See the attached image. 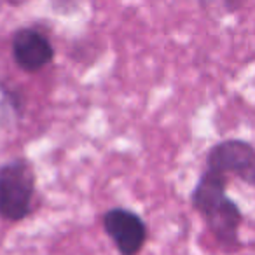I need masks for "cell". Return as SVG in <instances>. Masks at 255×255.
Returning <instances> with one entry per match:
<instances>
[{
    "label": "cell",
    "instance_id": "obj_1",
    "mask_svg": "<svg viewBox=\"0 0 255 255\" xmlns=\"http://www.w3.org/2000/svg\"><path fill=\"white\" fill-rule=\"evenodd\" d=\"M227 177L206 170L192 191V206L205 219L213 236L224 245H236L240 241V226L243 213L240 206L226 194Z\"/></svg>",
    "mask_w": 255,
    "mask_h": 255
},
{
    "label": "cell",
    "instance_id": "obj_2",
    "mask_svg": "<svg viewBox=\"0 0 255 255\" xmlns=\"http://www.w3.org/2000/svg\"><path fill=\"white\" fill-rule=\"evenodd\" d=\"M35 170L26 159L0 164V219L19 222L32 213Z\"/></svg>",
    "mask_w": 255,
    "mask_h": 255
},
{
    "label": "cell",
    "instance_id": "obj_3",
    "mask_svg": "<svg viewBox=\"0 0 255 255\" xmlns=\"http://www.w3.org/2000/svg\"><path fill=\"white\" fill-rule=\"evenodd\" d=\"M208 170L222 175H238L247 184L255 180V150L250 142L245 140H224L210 149L206 156Z\"/></svg>",
    "mask_w": 255,
    "mask_h": 255
},
{
    "label": "cell",
    "instance_id": "obj_4",
    "mask_svg": "<svg viewBox=\"0 0 255 255\" xmlns=\"http://www.w3.org/2000/svg\"><path fill=\"white\" fill-rule=\"evenodd\" d=\"M103 229L121 255H138L147 241V226L138 213L128 208H110L103 213Z\"/></svg>",
    "mask_w": 255,
    "mask_h": 255
},
{
    "label": "cell",
    "instance_id": "obj_5",
    "mask_svg": "<svg viewBox=\"0 0 255 255\" xmlns=\"http://www.w3.org/2000/svg\"><path fill=\"white\" fill-rule=\"evenodd\" d=\"M12 58L25 72H39L54 58L53 44L37 28H19L12 35Z\"/></svg>",
    "mask_w": 255,
    "mask_h": 255
}]
</instances>
